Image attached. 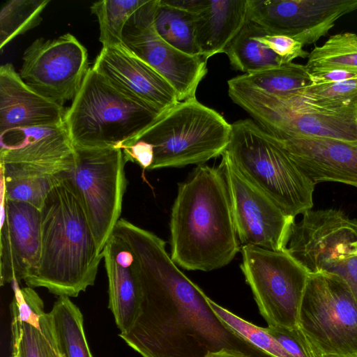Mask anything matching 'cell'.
Listing matches in <instances>:
<instances>
[{
	"instance_id": "13",
	"label": "cell",
	"mask_w": 357,
	"mask_h": 357,
	"mask_svg": "<svg viewBox=\"0 0 357 357\" xmlns=\"http://www.w3.org/2000/svg\"><path fill=\"white\" fill-rule=\"evenodd\" d=\"M219 167L226 180L235 229L243 245L286 250L295 218L287 215L247 179L225 151Z\"/></svg>"
},
{
	"instance_id": "8",
	"label": "cell",
	"mask_w": 357,
	"mask_h": 357,
	"mask_svg": "<svg viewBox=\"0 0 357 357\" xmlns=\"http://www.w3.org/2000/svg\"><path fill=\"white\" fill-rule=\"evenodd\" d=\"M287 251L308 274L343 278L357 300V220L340 210H309L294 224Z\"/></svg>"
},
{
	"instance_id": "14",
	"label": "cell",
	"mask_w": 357,
	"mask_h": 357,
	"mask_svg": "<svg viewBox=\"0 0 357 357\" xmlns=\"http://www.w3.org/2000/svg\"><path fill=\"white\" fill-rule=\"evenodd\" d=\"M158 3L146 0L130 16L122 31L123 46L162 75L176 91L179 102L195 98L207 73V60L184 53L160 37L153 24Z\"/></svg>"
},
{
	"instance_id": "23",
	"label": "cell",
	"mask_w": 357,
	"mask_h": 357,
	"mask_svg": "<svg viewBox=\"0 0 357 357\" xmlns=\"http://www.w3.org/2000/svg\"><path fill=\"white\" fill-rule=\"evenodd\" d=\"M248 0H199L194 11L197 45L206 60L222 53L248 19Z\"/></svg>"
},
{
	"instance_id": "12",
	"label": "cell",
	"mask_w": 357,
	"mask_h": 357,
	"mask_svg": "<svg viewBox=\"0 0 357 357\" xmlns=\"http://www.w3.org/2000/svg\"><path fill=\"white\" fill-rule=\"evenodd\" d=\"M89 68L86 49L66 33L36 39L23 54L20 75L35 91L63 106L75 98Z\"/></svg>"
},
{
	"instance_id": "4",
	"label": "cell",
	"mask_w": 357,
	"mask_h": 357,
	"mask_svg": "<svg viewBox=\"0 0 357 357\" xmlns=\"http://www.w3.org/2000/svg\"><path fill=\"white\" fill-rule=\"evenodd\" d=\"M162 114L125 96L91 67L64 123L74 146L122 149Z\"/></svg>"
},
{
	"instance_id": "17",
	"label": "cell",
	"mask_w": 357,
	"mask_h": 357,
	"mask_svg": "<svg viewBox=\"0 0 357 357\" xmlns=\"http://www.w3.org/2000/svg\"><path fill=\"white\" fill-rule=\"evenodd\" d=\"M41 253L40 210L1 195L0 284L24 280L38 267Z\"/></svg>"
},
{
	"instance_id": "24",
	"label": "cell",
	"mask_w": 357,
	"mask_h": 357,
	"mask_svg": "<svg viewBox=\"0 0 357 357\" xmlns=\"http://www.w3.org/2000/svg\"><path fill=\"white\" fill-rule=\"evenodd\" d=\"M266 34L261 26L248 18L224 52L231 66L245 74H250L284 64L281 57L259 40V36Z\"/></svg>"
},
{
	"instance_id": "37",
	"label": "cell",
	"mask_w": 357,
	"mask_h": 357,
	"mask_svg": "<svg viewBox=\"0 0 357 357\" xmlns=\"http://www.w3.org/2000/svg\"><path fill=\"white\" fill-rule=\"evenodd\" d=\"M312 85L341 82L357 78V71L335 69L310 73Z\"/></svg>"
},
{
	"instance_id": "29",
	"label": "cell",
	"mask_w": 357,
	"mask_h": 357,
	"mask_svg": "<svg viewBox=\"0 0 357 357\" xmlns=\"http://www.w3.org/2000/svg\"><path fill=\"white\" fill-rule=\"evenodd\" d=\"M309 73L335 69L357 71V34L337 33L309 54L305 65Z\"/></svg>"
},
{
	"instance_id": "31",
	"label": "cell",
	"mask_w": 357,
	"mask_h": 357,
	"mask_svg": "<svg viewBox=\"0 0 357 357\" xmlns=\"http://www.w3.org/2000/svg\"><path fill=\"white\" fill-rule=\"evenodd\" d=\"M50 0H10L0 10V50L15 37L35 28Z\"/></svg>"
},
{
	"instance_id": "15",
	"label": "cell",
	"mask_w": 357,
	"mask_h": 357,
	"mask_svg": "<svg viewBox=\"0 0 357 357\" xmlns=\"http://www.w3.org/2000/svg\"><path fill=\"white\" fill-rule=\"evenodd\" d=\"M248 18L267 34L291 37L303 46L326 36L357 10V0H248Z\"/></svg>"
},
{
	"instance_id": "32",
	"label": "cell",
	"mask_w": 357,
	"mask_h": 357,
	"mask_svg": "<svg viewBox=\"0 0 357 357\" xmlns=\"http://www.w3.org/2000/svg\"><path fill=\"white\" fill-rule=\"evenodd\" d=\"M208 303L215 313L225 324L256 347L273 357H293L266 328L244 320L211 298H208Z\"/></svg>"
},
{
	"instance_id": "1",
	"label": "cell",
	"mask_w": 357,
	"mask_h": 357,
	"mask_svg": "<svg viewBox=\"0 0 357 357\" xmlns=\"http://www.w3.org/2000/svg\"><path fill=\"white\" fill-rule=\"evenodd\" d=\"M113 234L132 252L142 290L136 321L119 335L142 357H206L220 351L273 357L215 313L209 298L177 267L162 238L124 218Z\"/></svg>"
},
{
	"instance_id": "10",
	"label": "cell",
	"mask_w": 357,
	"mask_h": 357,
	"mask_svg": "<svg viewBox=\"0 0 357 357\" xmlns=\"http://www.w3.org/2000/svg\"><path fill=\"white\" fill-rule=\"evenodd\" d=\"M73 166L65 176L84 209L98 251L102 250L121 219L127 186L121 149L75 146Z\"/></svg>"
},
{
	"instance_id": "21",
	"label": "cell",
	"mask_w": 357,
	"mask_h": 357,
	"mask_svg": "<svg viewBox=\"0 0 357 357\" xmlns=\"http://www.w3.org/2000/svg\"><path fill=\"white\" fill-rule=\"evenodd\" d=\"M66 109L41 96L21 78L13 64L0 67V132L64 123Z\"/></svg>"
},
{
	"instance_id": "19",
	"label": "cell",
	"mask_w": 357,
	"mask_h": 357,
	"mask_svg": "<svg viewBox=\"0 0 357 357\" xmlns=\"http://www.w3.org/2000/svg\"><path fill=\"white\" fill-rule=\"evenodd\" d=\"M279 141L314 184L333 181L357 188V144L314 137Z\"/></svg>"
},
{
	"instance_id": "28",
	"label": "cell",
	"mask_w": 357,
	"mask_h": 357,
	"mask_svg": "<svg viewBox=\"0 0 357 357\" xmlns=\"http://www.w3.org/2000/svg\"><path fill=\"white\" fill-rule=\"evenodd\" d=\"M0 167L1 195L7 199L26 202L40 210L54 183L60 176Z\"/></svg>"
},
{
	"instance_id": "11",
	"label": "cell",
	"mask_w": 357,
	"mask_h": 357,
	"mask_svg": "<svg viewBox=\"0 0 357 357\" xmlns=\"http://www.w3.org/2000/svg\"><path fill=\"white\" fill-rule=\"evenodd\" d=\"M241 271L268 326H298L308 273L286 250L241 247Z\"/></svg>"
},
{
	"instance_id": "30",
	"label": "cell",
	"mask_w": 357,
	"mask_h": 357,
	"mask_svg": "<svg viewBox=\"0 0 357 357\" xmlns=\"http://www.w3.org/2000/svg\"><path fill=\"white\" fill-rule=\"evenodd\" d=\"M146 0H102L93 3L90 9L98 20L99 40L102 48L121 46L122 31L130 16Z\"/></svg>"
},
{
	"instance_id": "9",
	"label": "cell",
	"mask_w": 357,
	"mask_h": 357,
	"mask_svg": "<svg viewBox=\"0 0 357 357\" xmlns=\"http://www.w3.org/2000/svg\"><path fill=\"white\" fill-rule=\"evenodd\" d=\"M298 326L320 357H357V300L341 277L308 274Z\"/></svg>"
},
{
	"instance_id": "22",
	"label": "cell",
	"mask_w": 357,
	"mask_h": 357,
	"mask_svg": "<svg viewBox=\"0 0 357 357\" xmlns=\"http://www.w3.org/2000/svg\"><path fill=\"white\" fill-rule=\"evenodd\" d=\"M102 254L108 278L109 308L120 333H125L136 321L142 302L134 257L126 243L114 234L106 243Z\"/></svg>"
},
{
	"instance_id": "36",
	"label": "cell",
	"mask_w": 357,
	"mask_h": 357,
	"mask_svg": "<svg viewBox=\"0 0 357 357\" xmlns=\"http://www.w3.org/2000/svg\"><path fill=\"white\" fill-rule=\"evenodd\" d=\"M126 162H137L143 169L148 170L153 161L152 146L140 139H136L122 148Z\"/></svg>"
},
{
	"instance_id": "16",
	"label": "cell",
	"mask_w": 357,
	"mask_h": 357,
	"mask_svg": "<svg viewBox=\"0 0 357 357\" xmlns=\"http://www.w3.org/2000/svg\"><path fill=\"white\" fill-rule=\"evenodd\" d=\"M75 159L65 123L0 132V166L59 176L71 169Z\"/></svg>"
},
{
	"instance_id": "25",
	"label": "cell",
	"mask_w": 357,
	"mask_h": 357,
	"mask_svg": "<svg viewBox=\"0 0 357 357\" xmlns=\"http://www.w3.org/2000/svg\"><path fill=\"white\" fill-rule=\"evenodd\" d=\"M63 357H93L84 330V318L68 296H60L50 312Z\"/></svg>"
},
{
	"instance_id": "20",
	"label": "cell",
	"mask_w": 357,
	"mask_h": 357,
	"mask_svg": "<svg viewBox=\"0 0 357 357\" xmlns=\"http://www.w3.org/2000/svg\"><path fill=\"white\" fill-rule=\"evenodd\" d=\"M14 291L10 305L12 356L13 357H63L60 353L50 312L32 287L11 282Z\"/></svg>"
},
{
	"instance_id": "34",
	"label": "cell",
	"mask_w": 357,
	"mask_h": 357,
	"mask_svg": "<svg viewBox=\"0 0 357 357\" xmlns=\"http://www.w3.org/2000/svg\"><path fill=\"white\" fill-rule=\"evenodd\" d=\"M265 328L293 357H320L299 326Z\"/></svg>"
},
{
	"instance_id": "3",
	"label": "cell",
	"mask_w": 357,
	"mask_h": 357,
	"mask_svg": "<svg viewBox=\"0 0 357 357\" xmlns=\"http://www.w3.org/2000/svg\"><path fill=\"white\" fill-rule=\"evenodd\" d=\"M41 253L24 281L60 296L76 297L95 283L103 254L71 183L60 176L40 208Z\"/></svg>"
},
{
	"instance_id": "33",
	"label": "cell",
	"mask_w": 357,
	"mask_h": 357,
	"mask_svg": "<svg viewBox=\"0 0 357 357\" xmlns=\"http://www.w3.org/2000/svg\"><path fill=\"white\" fill-rule=\"evenodd\" d=\"M300 93L310 102L327 107L357 105V78L337 83L310 85Z\"/></svg>"
},
{
	"instance_id": "6",
	"label": "cell",
	"mask_w": 357,
	"mask_h": 357,
	"mask_svg": "<svg viewBox=\"0 0 357 357\" xmlns=\"http://www.w3.org/2000/svg\"><path fill=\"white\" fill-rule=\"evenodd\" d=\"M227 84L231 100L279 140L314 137L357 144V105L327 107L310 102L300 92L273 96L252 86L240 75Z\"/></svg>"
},
{
	"instance_id": "27",
	"label": "cell",
	"mask_w": 357,
	"mask_h": 357,
	"mask_svg": "<svg viewBox=\"0 0 357 357\" xmlns=\"http://www.w3.org/2000/svg\"><path fill=\"white\" fill-rule=\"evenodd\" d=\"M240 77L252 86L277 96H291L312 84L305 65L293 62Z\"/></svg>"
},
{
	"instance_id": "2",
	"label": "cell",
	"mask_w": 357,
	"mask_h": 357,
	"mask_svg": "<svg viewBox=\"0 0 357 357\" xmlns=\"http://www.w3.org/2000/svg\"><path fill=\"white\" fill-rule=\"evenodd\" d=\"M171 258L190 271L229 264L240 250L229 195L219 167H196L178 185L170 218Z\"/></svg>"
},
{
	"instance_id": "38",
	"label": "cell",
	"mask_w": 357,
	"mask_h": 357,
	"mask_svg": "<svg viewBox=\"0 0 357 357\" xmlns=\"http://www.w3.org/2000/svg\"><path fill=\"white\" fill-rule=\"evenodd\" d=\"M206 357H244L241 355L234 354L229 351H220L211 353Z\"/></svg>"
},
{
	"instance_id": "7",
	"label": "cell",
	"mask_w": 357,
	"mask_h": 357,
	"mask_svg": "<svg viewBox=\"0 0 357 357\" xmlns=\"http://www.w3.org/2000/svg\"><path fill=\"white\" fill-rule=\"evenodd\" d=\"M231 132V124L195 97L179 102L132 141L152 146L153 161L148 170H153L199 165L222 155Z\"/></svg>"
},
{
	"instance_id": "39",
	"label": "cell",
	"mask_w": 357,
	"mask_h": 357,
	"mask_svg": "<svg viewBox=\"0 0 357 357\" xmlns=\"http://www.w3.org/2000/svg\"><path fill=\"white\" fill-rule=\"evenodd\" d=\"M321 357H353V356H341V355L328 354V355H323Z\"/></svg>"
},
{
	"instance_id": "26",
	"label": "cell",
	"mask_w": 357,
	"mask_h": 357,
	"mask_svg": "<svg viewBox=\"0 0 357 357\" xmlns=\"http://www.w3.org/2000/svg\"><path fill=\"white\" fill-rule=\"evenodd\" d=\"M153 24L160 37L170 45L188 54L201 56L195 40L193 13L158 0Z\"/></svg>"
},
{
	"instance_id": "18",
	"label": "cell",
	"mask_w": 357,
	"mask_h": 357,
	"mask_svg": "<svg viewBox=\"0 0 357 357\" xmlns=\"http://www.w3.org/2000/svg\"><path fill=\"white\" fill-rule=\"evenodd\" d=\"M92 68L125 96L162 114L179 102L171 84L123 45L102 48Z\"/></svg>"
},
{
	"instance_id": "5",
	"label": "cell",
	"mask_w": 357,
	"mask_h": 357,
	"mask_svg": "<svg viewBox=\"0 0 357 357\" xmlns=\"http://www.w3.org/2000/svg\"><path fill=\"white\" fill-rule=\"evenodd\" d=\"M225 152L240 172L287 215L295 218L313 206L314 184L280 142L250 119L231 123Z\"/></svg>"
},
{
	"instance_id": "35",
	"label": "cell",
	"mask_w": 357,
	"mask_h": 357,
	"mask_svg": "<svg viewBox=\"0 0 357 357\" xmlns=\"http://www.w3.org/2000/svg\"><path fill=\"white\" fill-rule=\"evenodd\" d=\"M258 39L281 57L284 63L292 62L296 58L308 57L310 54L303 50L301 42L287 36L266 34Z\"/></svg>"
},
{
	"instance_id": "40",
	"label": "cell",
	"mask_w": 357,
	"mask_h": 357,
	"mask_svg": "<svg viewBox=\"0 0 357 357\" xmlns=\"http://www.w3.org/2000/svg\"><path fill=\"white\" fill-rule=\"evenodd\" d=\"M10 357H13V356H11Z\"/></svg>"
}]
</instances>
